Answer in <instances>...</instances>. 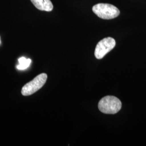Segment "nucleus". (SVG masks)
I'll list each match as a JSON object with an SVG mask.
<instances>
[{
  "mask_svg": "<svg viewBox=\"0 0 146 146\" xmlns=\"http://www.w3.org/2000/svg\"><path fill=\"white\" fill-rule=\"evenodd\" d=\"M122 103L114 96H106L101 100L98 104L100 111L107 114H115L120 111Z\"/></svg>",
  "mask_w": 146,
  "mask_h": 146,
  "instance_id": "obj_1",
  "label": "nucleus"
},
{
  "mask_svg": "<svg viewBox=\"0 0 146 146\" xmlns=\"http://www.w3.org/2000/svg\"><path fill=\"white\" fill-rule=\"evenodd\" d=\"M93 11L100 18L104 20L115 19L120 15V11L114 5L108 3H99L93 7Z\"/></svg>",
  "mask_w": 146,
  "mask_h": 146,
  "instance_id": "obj_2",
  "label": "nucleus"
},
{
  "mask_svg": "<svg viewBox=\"0 0 146 146\" xmlns=\"http://www.w3.org/2000/svg\"><path fill=\"white\" fill-rule=\"evenodd\" d=\"M47 79L46 74L42 73L37 75L31 81L26 84L22 89L21 93L24 96L31 95L42 88Z\"/></svg>",
  "mask_w": 146,
  "mask_h": 146,
  "instance_id": "obj_3",
  "label": "nucleus"
},
{
  "mask_svg": "<svg viewBox=\"0 0 146 146\" xmlns=\"http://www.w3.org/2000/svg\"><path fill=\"white\" fill-rule=\"evenodd\" d=\"M116 42L112 37H106L101 40L96 45L95 50V56L98 59H101L111 51L115 46Z\"/></svg>",
  "mask_w": 146,
  "mask_h": 146,
  "instance_id": "obj_4",
  "label": "nucleus"
},
{
  "mask_svg": "<svg viewBox=\"0 0 146 146\" xmlns=\"http://www.w3.org/2000/svg\"><path fill=\"white\" fill-rule=\"evenodd\" d=\"M33 4L38 9L42 11H51L53 5L50 0H31Z\"/></svg>",
  "mask_w": 146,
  "mask_h": 146,
  "instance_id": "obj_5",
  "label": "nucleus"
},
{
  "mask_svg": "<svg viewBox=\"0 0 146 146\" xmlns=\"http://www.w3.org/2000/svg\"><path fill=\"white\" fill-rule=\"evenodd\" d=\"M31 60L30 58H26L25 57H21L19 58V65L17 66L16 68L19 70H25L30 66Z\"/></svg>",
  "mask_w": 146,
  "mask_h": 146,
  "instance_id": "obj_6",
  "label": "nucleus"
},
{
  "mask_svg": "<svg viewBox=\"0 0 146 146\" xmlns=\"http://www.w3.org/2000/svg\"><path fill=\"white\" fill-rule=\"evenodd\" d=\"M0 43H1V41H0Z\"/></svg>",
  "mask_w": 146,
  "mask_h": 146,
  "instance_id": "obj_7",
  "label": "nucleus"
}]
</instances>
